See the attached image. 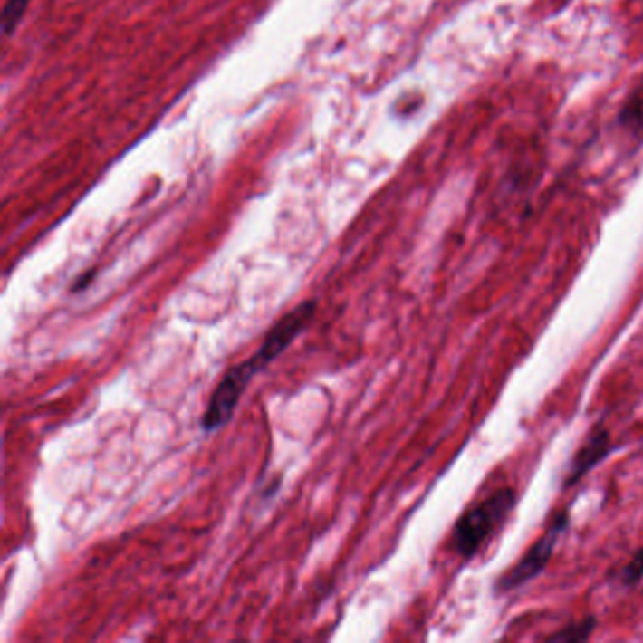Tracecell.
Listing matches in <instances>:
<instances>
[{"instance_id":"cell-1","label":"cell","mask_w":643,"mask_h":643,"mask_svg":"<svg viewBox=\"0 0 643 643\" xmlns=\"http://www.w3.org/2000/svg\"><path fill=\"white\" fill-rule=\"evenodd\" d=\"M313 313V301L298 304L293 312H289L274 325V329L266 334L259 351L254 357L240 362L223 376L202 416V428L206 432H216L228 423L240 402L245 385L291 346V341L306 329Z\"/></svg>"},{"instance_id":"cell-2","label":"cell","mask_w":643,"mask_h":643,"mask_svg":"<svg viewBox=\"0 0 643 643\" xmlns=\"http://www.w3.org/2000/svg\"><path fill=\"white\" fill-rule=\"evenodd\" d=\"M517 504L513 489H498L466 510L453 526L451 547L455 553L468 561L475 557L500 528L506 524Z\"/></svg>"},{"instance_id":"cell-3","label":"cell","mask_w":643,"mask_h":643,"mask_svg":"<svg viewBox=\"0 0 643 643\" xmlns=\"http://www.w3.org/2000/svg\"><path fill=\"white\" fill-rule=\"evenodd\" d=\"M566 528H568V513L559 512L553 517V521H551L545 534L531 549L526 551V555L512 570H508L498 580L496 590L510 592V590H515V589L526 585L536 576H540V573L545 570V566L549 564L551 555H553V551L559 543V538L562 536Z\"/></svg>"},{"instance_id":"cell-4","label":"cell","mask_w":643,"mask_h":643,"mask_svg":"<svg viewBox=\"0 0 643 643\" xmlns=\"http://www.w3.org/2000/svg\"><path fill=\"white\" fill-rule=\"evenodd\" d=\"M609 451H611L609 430L599 425L594 430H590V434L587 436L578 453L573 455L564 485L566 487L576 485L578 481H581L596 465H600V461H604V458L609 455Z\"/></svg>"},{"instance_id":"cell-5","label":"cell","mask_w":643,"mask_h":643,"mask_svg":"<svg viewBox=\"0 0 643 643\" xmlns=\"http://www.w3.org/2000/svg\"><path fill=\"white\" fill-rule=\"evenodd\" d=\"M596 629V619L594 617H585L581 621L570 623L568 627L561 629L559 632L551 634L547 641H559V643H580L590 638V634Z\"/></svg>"},{"instance_id":"cell-6","label":"cell","mask_w":643,"mask_h":643,"mask_svg":"<svg viewBox=\"0 0 643 643\" xmlns=\"http://www.w3.org/2000/svg\"><path fill=\"white\" fill-rule=\"evenodd\" d=\"M619 123L634 132H639L643 129V99L639 95H634L625 104L621 113H619Z\"/></svg>"},{"instance_id":"cell-7","label":"cell","mask_w":643,"mask_h":643,"mask_svg":"<svg viewBox=\"0 0 643 643\" xmlns=\"http://www.w3.org/2000/svg\"><path fill=\"white\" fill-rule=\"evenodd\" d=\"M31 0H6L5 12H3V33L6 36L14 34L17 25L21 23V17L25 15L29 8Z\"/></svg>"},{"instance_id":"cell-8","label":"cell","mask_w":643,"mask_h":643,"mask_svg":"<svg viewBox=\"0 0 643 643\" xmlns=\"http://www.w3.org/2000/svg\"><path fill=\"white\" fill-rule=\"evenodd\" d=\"M643 580V547L638 549V553L632 561L619 573V581L625 587H634Z\"/></svg>"},{"instance_id":"cell-9","label":"cell","mask_w":643,"mask_h":643,"mask_svg":"<svg viewBox=\"0 0 643 643\" xmlns=\"http://www.w3.org/2000/svg\"><path fill=\"white\" fill-rule=\"evenodd\" d=\"M93 275H95V270H87L85 274H82L80 278L76 280V283H74L72 291H82L83 287H87V285H89V282L93 280Z\"/></svg>"}]
</instances>
